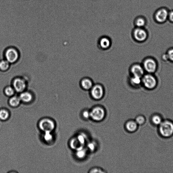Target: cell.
Wrapping results in <instances>:
<instances>
[{
  "instance_id": "cell-26",
  "label": "cell",
  "mask_w": 173,
  "mask_h": 173,
  "mask_svg": "<svg viewBox=\"0 0 173 173\" xmlns=\"http://www.w3.org/2000/svg\"><path fill=\"white\" fill-rule=\"evenodd\" d=\"M166 53L167 54L168 61L173 63V47L168 49Z\"/></svg>"
},
{
  "instance_id": "cell-24",
  "label": "cell",
  "mask_w": 173,
  "mask_h": 173,
  "mask_svg": "<svg viewBox=\"0 0 173 173\" xmlns=\"http://www.w3.org/2000/svg\"><path fill=\"white\" fill-rule=\"evenodd\" d=\"M81 145L77 138H74L71 140L70 146L72 149H76L77 150L78 149V146Z\"/></svg>"
},
{
  "instance_id": "cell-5",
  "label": "cell",
  "mask_w": 173,
  "mask_h": 173,
  "mask_svg": "<svg viewBox=\"0 0 173 173\" xmlns=\"http://www.w3.org/2000/svg\"><path fill=\"white\" fill-rule=\"evenodd\" d=\"M149 35V32L145 27H135L132 34L133 40L138 43L145 42L148 38Z\"/></svg>"
},
{
  "instance_id": "cell-15",
  "label": "cell",
  "mask_w": 173,
  "mask_h": 173,
  "mask_svg": "<svg viewBox=\"0 0 173 173\" xmlns=\"http://www.w3.org/2000/svg\"><path fill=\"white\" fill-rule=\"evenodd\" d=\"M139 125L136 123L135 120L128 121L125 125V127L127 130L130 133L136 132L138 128Z\"/></svg>"
},
{
  "instance_id": "cell-21",
  "label": "cell",
  "mask_w": 173,
  "mask_h": 173,
  "mask_svg": "<svg viewBox=\"0 0 173 173\" xmlns=\"http://www.w3.org/2000/svg\"><path fill=\"white\" fill-rule=\"evenodd\" d=\"M15 92L12 86H7L4 89L5 95L8 97H11L13 96Z\"/></svg>"
},
{
  "instance_id": "cell-1",
  "label": "cell",
  "mask_w": 173,
  "mask_h": 173,
  "mask_svg": "<svg viewBox=\"0 0 173 173\" xmlns=\"http://www.w3.org/2000/svg\"><path fill=\"white\" fill-rule=\"evenodd\" d=\"M158 127V134L162 138H169L173 136V121L171 120H163Z\"/></svg>"
},
{
  "instance_id": "cell-17",
  "label": "cell",
  "mask_w": 173,
  "mask_h": 173,
  "mask_svg": "<svg viewBox=\"0 0 173 173\" xmlns=\"http://www.w3.org/2000/svg\"><path fill=\"white\" fill-rule=\"evenodd\" d=\"M19 97L21 101L25 103L30 102L33 99V96L31 92L25 91L20 93Z\"/></svg>"
},
{
  "instance_id": "cell-30",
  "label": "cell",
  "mask_w": 173,
  "mask_h": 173,
  "mask_svg": "<svg viewBox=\"0 0 173 173\" xmlns=\"http://www.w3.org/2000/svg\"><path fill=\"white\" fill-rule=\"evenodd\" d=\"M77 138L82 145L85 143V138L84 136L82 135H79L77 136Z\"/></svg>"
},
{
  "instance_id": "cell-11",
  "label": "cell",
  "mask_w": 173,
  "mask_h": 173,
  "mask_svg": "<svg viewBox=\"0 0 173 173\" xmlns=\"http://www.w3.org/2000/svg\"><path fill=\"white\" fill-rule=\"evenodd\" d=\"M39 126L40 129L44 133H52L55 128V125L52 120L49 118H44L39 122Z\"/></svg>"
},
{
  "instance_id": "cell-31",
  "label": "cell",
  "mask_w": 173,
  "mask_h": 173,
  "mask_svg": "<svg viewBox=\"0 0 173 173\" xmlns=\"http://www.w3.org/2000/svg\"><path fill=\"white\" fill-rule=\"evenodd\" d=\"M88 147L90 150L93 151L95 150L96 146L94 143L92 142L89 143Z\"/></svg>"
},
{
  "instance_id": "cell-25",
  "label": "cell",
  "mask_w": 173,
  "mask_h": 173,
  "mask_svg": "<svg viewBox=\"0 0 173 173\" xmlns=\"http://www.w3.org/2000/svg\"><path fill=\"white\" fill-rule=\"evenodd\" d=\"M86 154V151L82 147L77 150L76 153V156L79 158H84L85 157Z\"/></svg>"
},
{
  "instance_id": "cell-20",
  "label": "cell",
  "mask_w": 173,
  "mask_h": 173,
  "mask_svg": "<svg viewBox=\"0 0 173 173\" xmlns=\"http://www.w3.org/2000/svg\"><path fill=\"white\" fill-rule=\"evenodd\" d=\"M10 63L5 59L0 61V70L6 71L10 68Z\"/></svg>"
},
{
  "instance_id": "cell-33",
  "label": "cell",
  "mask_w": 173,
  "mask_h": 173,
  "mask_svg": "<svg viewBox=\"0 0 173 173\" xmlns=\"http://www.w3.org/2000/svg\"><path fill=\"white\" fill-rule=\"evenodd\" d=\"M161 57L162 59L164 61V62H167V61H168L166 53L162 54Z\"/></svg>"
},
{
  "instance_id": "cell-7",
  "label": "cell",
  "mask_w": 173,
  "mask_h": 173,
  "mask_svg": "<svg viewBox=\"0 0 173 173\" xmlns=\"http://www.w3.org/2000/svg\"><path fill=\"white\" fill-rule=\"evenodd\" d=\"M90 114L93 120L99 122L102 121L105 117L106 111L103 107L97 106L93 107L90 111Z\"/></svg>"
},
{
  "instance_id": "cell-19",
  "label": "cell",
  "mask_w": 173,
  "mask_h": 173,
  "mask_svg": "<svg viewBox=\"0 0 173 173\" xmlns=\"http://www.w3.org/2000/svg\"><path fill=\"white\" fill-rule=\"evenodd\" d=\"M21 101L19 96L13 95L11 97L9 103L11 106L16 107L19 105Z\"/></svg>"
},
{
  "instance_id": "cell-32",
  "label": "cell",
  "mask_w": 173,
  "mask_h": 173,
  "mask_svg": "<svg viewBox=\"0 0 173 173\" xmlns=\"http://www.w3.org/2000/svg\"><path fill=\"white\" fill-rule=\"evenodd\" d=\"M168 20L173 23V10L169 11Z\"/></svg>"
},
{
  "instance_id": "cell-29",
  "label": "cell",
  "mask_w": 173,
  "mask_h": 173,
  "mask_svg": "<svg viewBox=\"0 0 173 173\" xmlns=\"http://www.w3.org/2000/svg\"><path fill=\"white\" fill-rule=\"evenodd\" d=\"M89 173H104L105 171L102 168L99 167H94L91 169Z\"/></svg>"
},
{
  "instance_id": "cell-3",
  "label": "cell",
  "mask_w": 173,
  "mask_h": 173,
  "mask_svg": "<svg viewBox=\"0 0 173 173\" xmlns=\"http://www.w3.org/2000/svg\"><path fill=\"white\" fill-rule=\"evenodd\" d=\"M146 73L154 74L158 68V63L154 57L148 56L145 57L141 63Z\"/></svg>"
},
{
  "instance_id": "cell-16",
  "label": "cell",
  "mask_w": 173,
  "mask_h": 173,
  "mask_svg": "<svg viewBox=\"0 0 173 173\" xmlns=\"http://www.w3.org/2000/svg\"><path fill=\"white\" fill-rule=\"evenodd\" d=\"M163 117L158 113H154L151 115L150 120L151 124L155 126L158 127L163 120Z\"/></svg>"
},
{
  "instance_id": "cell-28",
  "label": "cell",
  "mask_w": 173,
  "mask_h": 173,
  "mask_svg": "<svg viewBox=\"0 0 173 173\" xmlns=\"http://www.w3.org/2000/svg\"><path fill=\"white\" fill-rule=\"evenodd\" d=\"M82 116L84 119L85 120L91 118V114H90V111L87 110H85L82 112Z\"/></svg>"
},
{
  "instance_id": "cell-18",
  "label": "cell",
  "mask_w": 173,
  "mask_h": 173,
  "mask_svg": "<svg viewBox=\"0 0 173 173\" xmlns=\"http://www.w3.org/2000/svg\"><path fill=\"white\" fill-rule=\"evenodd\" d=\"M147 24L146 18L143 16H139L137 17L135 21L136 27H145Z\"/></svg>"
},
{
  "instance_id": "cell-6",
  "label": "cell",
  "mask_w": 173,
  "mask_h": 173,
  "mask_svg": "<svg viewBox=\"0 0 173 173\" xmlns=\"http://www.w3.org/2000/svg\"><path fill=\"white\" fill-rule=\"evenodd\" d=\"M169 9L166 7H161L155 11L153 19L155 22L159 24H164L168 20Z\"/></svg>"
},
{
  "instance_id": "cell-10",
  "label": "cell",
  "mask_w": 173,
  "mask_h": 173,
  "mask_svg": "<svg viewBox=\"0 0 173 173\" xmlns=\"http://www.w3.org/2000/svg\"><path fill=\"white\" fill-rule=\"evenodd\" d=\"M112 44V40L109 37L103 36L100 37L97 40V48L103 51H106L109 49Z\"/></svg>"
},
{
  "instance_id": "cell-8",
  "label": "cell",
  "mask_w": 173,
  "mask_h": 173,
  "mask_svg": "<svg viewBox=\"0 0 173 173\" xmlns=\"http://www.w3.org/2000/svg\"><path fill=\"white\" fill-rule=\"evenodd\" d=\"M129 75L142 78L146 73L141 63H132L129 68Z\"/></svg>"
},
{
  "instance_id": "cell-2",
  "label": "cell",
  "mask_w": 173,
  "mask_h": 173,
  "mask_svg": "<svg viewBox=\"0 0 173 173\" xmlns=\"http://www.w3.org/2000/svg\"><path fill=\"white\" fill-rule=\"evenodd\" d=\"M142 87L147 91L155 89L158 85V80L154 74L146 73L141 78Z\"/></svg>"
},
{
  "instance_id": "cell-22",
  "label": "cell",
  "mask_w": 173,
  "mask_h": 173,
  "mask_svg": "<svg viewBox=\"0 0 173 173\" xmlns=\"http://www.w3.org/2000/svg\"><path fill=\"white\" fill-rule=\"evenodd\" d=\"M135 120L139 125H142L146 123V117L142 115H139L137 116Z\"/></svg>"
},
{
  "instance_id": "cell-13",
  "label": "cell",
  "mask_w": 173,
  "mask_h": 173,
  "mask_svg": "<svg viewBox=\"0 0 173 173\" xmlns=\"http://www.w3.org/2000/svg\"><path fill=\"white\" fill-rule=\"evenodd\" d=\"M141 78L129 75L127 82L129 87L133 89H138L141 87Z\"/></svg>"
},
{
  "instance_id": "cell-12",
  "label": "cell",
  "mask_w": 173,
  "mask_h": 173,
  "mask_svg": "<svg viewBox=\"0 0 173 173\" xmlns=\"http://www.w3.org/2000/svg\"><path fill=\"white\" fill-rule=\"evenodd\" d=\"M27 83L24 79L17 77L12 82V86L16 92L20 93L25 91L27 87Z\"/></svg>"
},
{
  "instance_id": "cell-9",
  "label": "cell",
  "mask_w": 173,
  "mask_h": 173,
  "mask_svg": "<svg viewBox=\"0 0 173 173\" xmlns=\"http://www.w3.org/2000/svg\"><path fill=\"white\" fill-rule=\"evenodd\" d=\"M5 59L10 64L15 63L19 59V54L17 50L13 48L7 49L4 53Z\"/></svg>"
},
{
  "instance_id": "cell-23",
  "label": "cell",
  "mask_w": 173,
  "mask_h": 173,
  "mask_svg": "<svg viewBox=\"0 0 173 173\" xmlns=\"http://www.w3.org/2000/svg\"><path fill=\"white\" fill-rule=\"evenodd\" d=\"M9 113L8 111L5 109L0 110V120H5L8 118Z\"/></svg>"
},
{
  "instance_id": "cell-4",
  "label": "cell",
  "mask_w": 173,
  "mask_h": 173,
  "mask_svg": "<svg viewBox=\"0 0 173 173\" xmlns=\"http://www.w3.org/2000/svg\"><path fill=\"white\" fill-rule=\"evenodd\" d=\"M89 92V95L92 99L99 100L102 99L105 95L106 90L103 84L96 83H95Z\"/></svg>"
},
{
  "instance_id": "cell-27",
  "label": "cell",
  "mask_w": 173,
  "mask_h": 173,
  "mask_svg": "<svg viewBox=\"0 0 173 173\" xmlns=\"http://www.w3.org/2000/svg\"><path fill=\"white\" fill-rule=\"evenodd\" d=\"M43 137L45 141L47 142L51 141L53 139V136L51 133L50 132L44 133Z\"/></svg>"
},
{
  "instance_id": "cell-14",
  "label": "cell",
  "mask_w": 173,
  "mask_h": 173,
  "mask_svg": "<svg viewBox=\"0 0 173 173\" xmlns=\"http://www.w3.org/2000/svg\"><path fill=\"white\" fill-rule=\"evenodd\" d=\"M94 84L92 79L88 77L82 78L79 82L80 88L85 91H89Z\"/></svg>"
}]
</instances>
